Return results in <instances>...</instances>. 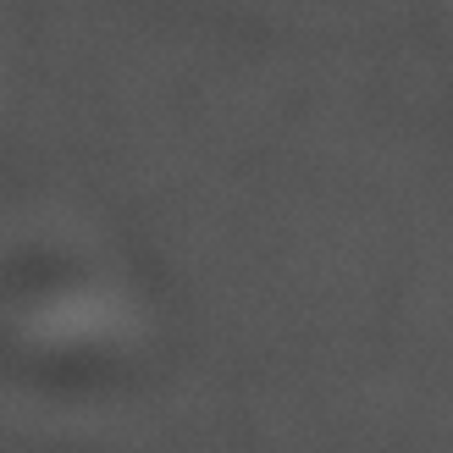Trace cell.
I'll list each match as a JSON object with an SVG mask.
<instances>
[]
</instances>
